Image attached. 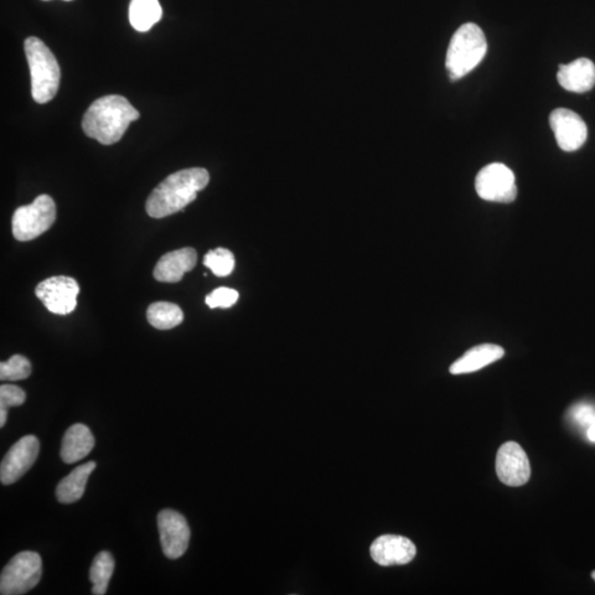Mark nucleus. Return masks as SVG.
Wrapping results in <instances>:
<instances>
[{"instance_id":"nucleus-27","label":"nucleus","mask_w":595,"mask_h":595,"mask_svg":"<svg viewBox=\"0 0 595 595\" xmlns=\"http://www.w3.org/2000/svg\"><path fill=\"white\" fill-rule=\"evenodd\" d=\"M588 438L590 441L595 442V419L588 427Z\"/></svg>"},{"instance_id":"nucleus-12","label":"nucleus","mask_w":595,"mask_h":595,"mask_svg":"<svg viewBox=\"0 0 595 595\" xmlns=\"http://www.w3.org/2000/svg\"><path fill=\"white\" fill-rule=\"evenodd\" d=\"M550 123L558 146L563 152H576L586 143L588 128L577 113L567 108H557L550 114Z\"/></svg>"},{"instance_id":"nucleus-4","label":"nucleus","mask_w":595,"mask_h":595,"mask_svg":"<svg viewBox=\"0 0 595 595\" xmlns=\"http://www.w3.org/2000/svg\"><path fill=\"white\" fill-rule=\"evenodd\" d=\"M488 44L482 29L469 23L461 25L450 41L446 67L450 80L457 81L470 74L483 60Z\"/></svg>"},{"instance_id":"nucleus-9","label":"nucleus","mask_w":595,"mask_h":595,"mask_svg":"<svg viewBox=\"0 0 595 595\" xmlns=\"http://www.w3.org/2000/svg\"><path fill=\"white\" fill-rule=\"evenodd\" d=\"M157 522L164 556L173 560L183 557L188 550L191 536L184 516L173 510H164L158 514Z\"/></svg>"},{"instance_id":"nucleus-18","label":"nucleus","mask_w":595,"mask_h":595,"mask_svg":"<svg viewBox=\"0 0 595 595\" xmlns=\"http://www.w3.org/2000/svg\"><path fill=\"white\" fill-rule=\"evenodd\" d=\"M96 468V463L90 461L75 468L56 486V499L62 504H72L82 499L87 481Z\"/></svg>"},{"instance_id":"nucleus-2","label":"nucleus","mask_w":595,"mask_h":595,"mask_svg":"<svg viewBox=\"0 0 595 595\" xmlns=\"http://www.w3.org/2000/svg\"><path fill=\"white\" fill-rule=\"evenodd\" d=\"M139 112L126 97L107 95L98 98L83 117L82 128L87 137L102 144H116L131 123L137 121Z\"/></svg>"},{"instance_id":"nucleus-3","label":"nucleus","mask_w":595,"mask_h":595,"mask_svg":"<svg viewBox=\"0 0 595 595\" xmlns=\"http://www.w3.org/2000/svg\"><path fill=\"white\" fill-rule=\"evenodd\" d=\"M31 74V93L39 104L48 103L58 93L61 72L58 61L43 40L30 37L25 41Z\"/></svg>"},{"instance_id":"nucleus-19","label":"nucleus","mask_w":595,"mask_h":595,"mask_svg":"<svg viewBox=\"0 0 595 595\" xmlns=\"http://www.w3.org/2000/svg\"><path fill=\"white\" fill-rule=\"evenodd\" d=\"M163 18L159 0H131L129 22L139 33H146Z\"/></svg>"},{"instance_id":"nucleus-22","label":"nucleus","mask_w":595,"mask_h":595,"mask_svg":"<svg viewBox=\"0 0 595 595\" xmlns=\"http://www.w3.org/2000/svg\"><path fill=\"white\" fill-rule=\"evenodd\" d=\"M203 263L217 277L230 276L235 268V258L226 248H216L204 256Z\"/></svg>"},{"instance_id":"nucleus-8","label":"nucleus","mask_w":595,"mask_h":595,"mask_svg":"<svg viewBox=\"0 0 595 595\" xmlns=\"http://www.w3.org/2000/svg\"><path fill=\"white\" fill-rule=\"evenodd\" d=\"M80 287L75 279L66 276H55L45 279L35 288V296L45 304L50 312L66 315L74 312Z\"/></svg>"},{"instance_id":"nucleus-21","label":"nucleus","mask_w":595,"mask_h":595,"mask_svg":"<svg viewBox=\"0 0 595 595\" xmlns=\"http://www.w3.org/2000/svg\"><path fill=\"white\" fill-rule=\"evenodd\" d=\"M115 569V561L110 552L102 551L93 560L90 570V580L93 583L92 593L104 595L107 591L108 582Z\"/></svg>"},{"instance_id":"nucleus-14","label":"nucleus","mask_w":595,"mask_h":595,"mask_svg":"<svg viewBox=\"0 0 595 595\" xmlns=\"http://www.w3.org/2000/svg\"><path fill=\"white\" fill-rule=\"evenodd\" d=\"M198 261V253L191 247L165 253L154 269V277L160 283H174L193 271Z\"/></svg>"},{"instance_id":"nucleus-1","label":"nucleus","mask_w":595,"mask_h":595,"mask_svg":"<svg viewBox=\"0 0 595 595\" xmlns=\"http://www.w3.org/2000/svg\"><path fill=\"white\" fill-rule=\"evenodd\" d=\"M209 183L210 174L203 168L184 169L170 174L149 195L146 203L148 215L163 219L178 213L193 203Z\"/></svg>"},{"instance_id":"nucleus-13","label":"nucleus","mask_w":595,"mask_h":595,"mask_svg":"<svg viewBox=\"0 0 595 595\" xmlns=\"http://www.w3.org/2000/svg\"><path fill=\"white\" fill-rule=\"evenodd\" d=\"M416 553L415 543L398 535L381 536L371 546L372 560L382 567L407 565Z\"/></svg>"},{"instance_id":"nucleus-5","label":"nucleus","mask_w":595,"mask_h":595,"mask_svg":"<svg viewBox=\"0 0 595 595\" xmlns=\"http://www.w3.org/2000/svg\"><path fill=\"white\" fill-rule=\"evenodd\" d=\"M56 219V206L51 196L39 195L33 203L20 206L13 215V234L19 242L35 240L51 229Z\"/></svg>"},{"instance_id":"nucleus-23","label":"nucleus","mask_w":595,"mask_h":595,"mask_svg":"<svg viewBox=\"0 0 595 595\" xmlns=\"http://www.w3.org/2000/svg\"><path fill=\"white\" fill-rule=\"evenodd\" d=\"M31 363L27 357L14 355L7 362L0 363V380L2 381H23L31 375Z\"/></svg>"},{"instance_id":"nucleus-28","label":"nucleus","mask_w":595,"mask_h":595,"mask_svg":"<svg viewBox=\"0 0 595 595\" xmlns=\"http://www.w3.org/2000/svg\"><path fill=\"white\" fill-rule=\"evenodd\" d=\"M592 579L595 581V571L592 572Z\"/></svg>"},{"instance_id":"nucleus-11","label":"nucleus","mask_w":595,"mask_h":595,"mask_svg":"<svg viewBox=\"0 0 595 595\" xmlns=\"http://www.w3.org/2000/svg\"><path fill=\"white\" fill-rule=\"evenodd\" d=\"M496 473L507 486H522L531 479V463L524 449L519 443L509 441L499 449L496 455Z\"/></svg>"},{"instance_id":"nucleus-26","label":"nucleus","mask_w":595,"mask_h":595,"mask_svg":"<svg viewBox=\"0 0 595 595\" xmlns=\"http://www.w3.org/2000/svg\"><path fill=\"white\" fill-rule=\"evenodd\" d=\"M570 416L573 421L588 428L595 419V410L590 405H578L571 408Z\"/></svg>"},{"instance_id":"nucleus-25","label":"nucleus","mask_w":595,"mask_h":595,"mask_svg":"<svg viewBox=\"0 0 595 595\" xmlns=\"http://www.w3.org/2000/svg\"><path fill=\"white\" fill-rule=\"evenodd\" d=\"M238 293L234 289L221 287L212 292L209 296L205 298V303L209 308H222L227 309L233 307L237 302Z\"/></svg>"},{"instance_id":"nucleus-20","label":"nucleus","mask_w":595,"mask_h":595,"mask_svg":"<svg viewBox=\"0 0 595 595\" xmlns=\"http://www.w3.org/2000/svg\"><path fill=\"white\" fill-rule=\"evenodd\" d=\"M183 312L172 302H154L147 310L148 322L158 330H172L183 322Z\"/></svg>"},{"instance_id":"nucleus-15","label":"nucleus","mask_w":595,"mask_h":595,"mask_svg":"<svg viewBox=\"0 0 595 595\" xmlns=\"http://www.w3.org/2000/svg\"><path fill=\"white\" fill-rule=\"evenodd\" d=\"M557 79L563 89L573 93H586L595 85V64L586 58L569 64L559 65Z\"/></svg>"},{"instance_id":"nucleus-6","label":"nucleus","mask_w":595,"mask_h":595,"mask_svg":"<svg viewBox=\"0 0 595 595\" xmlns=\"http://www.w3.org/2000/svg\"><path fill=\"white\" fill-rule=\"evenodd\" d=\"M43 574V560L39 553L23 551L15 555L4 568L0 576V593L22 595L34 589Z\"/></svg>"},{"instance_id":"nucleus-29","label":"nucleus","mask_w":595,"mask_h":595,"mask_svg":"<svg viewBox=\"0 0 595 595\" xmlns=\"http://www.w3.org/2000/svg\"><path fill=\"white\" fill-rule=\"evenodd\" d=\"M65 2H71V0H65Z\"/></svg>"},{"instance_id":"nucleus-16","label":"nucleus","mask_w":595,"mask_h":595,"mask_svg":"<svg viewBox=\"0 0 595 595\" xmlns=\"http://www.w3.org/2000/svg\"><path fill=\"white\" fill-rule=\"evenodd\" d=\"M95 446V439L90 428L83 423H75L67 429L62 439L61 459L66 464L79 462L89 455Z\"/></svg>"},{"instance_id":"nucleus-17","label":"nucleus","mask_w":595,"mask_h":595,"mask_svg":"<svg viewBox=\"0 0 595 595\" xmlns=\"http://www.w3.org/2000/svg\"><path fill=\"white\" fill-rule=\"evenodd\" d=\"M504 354V349L499 345L481 344L474 346L454 362L450 367V372L453 375L470 374V372L482 370L485 366L501 360Z\"/></svg>"},{"instance_id":"nucleus-7","label":"nucleus","mask_w":595,"mask_h":595,"mask_svg":"<svg viewBox=\"0 0 595 595\" xmlns=\"http://www.w3.org/2000/svg\"><path fill=\"white\" fill-rule=\"evenodd\" d=\"M475 190L485 201L511 203L517 196L514 173L503 164L486 165L476 175Z\"/></svg>"},{"instance_id":"nucleus-10","label":"nucleus","mask_w":595,"mask_h":595,"mask_svg":"<svg viewBox=\"0 0 595 595\" xmlns=\"http://www.w3.org/2000/svg\"><path fill=\"white\" fill-rule=\"evenodd\" d=\"M40 451L37 437L29 434L15 442L0 465V480L5 485L17 482L33 467Z\"/></svg>"},{"instance_id":"nucleus-24","label":"nucleus","mask_w":595,"mask_h":595,"mask_svg":"<svg viewBox=\"0 0 595 595\" xmlns=\"http://www.w3.org/2000/svg\"><path fill=\"white\" fill-rule=\"evenodd\" d=\"M25 402V392L22 388L15 385L0 387V427L6 424L8 408L22 406Z\"/></svg>"}]
</instances>
